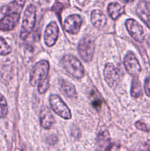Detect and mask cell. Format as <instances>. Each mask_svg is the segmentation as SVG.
<instances>
[{
	"label": "cell",
	"mask_w": 150,
	"mask_h": 151,
	"mask_svg": "<svg viewBox=\"0 0 150 151\" xmlns=\"http://www.w3.org/2000/svg\"><path fill=\"white\" fill-rule=\"evenodd\" d=\"M49 63L47 60H43L38 62L31 70L29 78L31 86L39 88L46 84H49Z\"/></svg>",
	"instance_id": "obj_1"
},
{
	"label": "cell",
	"mask_w": 150,
	"mask_h": 151,
	"mask_svg": "<svg viewBox=\"0 0 150 151\" xmlns=\"http://www.w3.org/2000/svg\"><path fill=\"white\" fill-rule=\"evenodd\" d=\"M63 69L71 76L81 78L84 76L85 69L81 62L72 55H66L61 60Z\"/></svg>",
	"instance_id": "obj_2"
},
{
	"label": "cell",
	"mask_w": 150,
	"mask_h": 151,
	"mask_svg": "<svg viewBox=\"0 0 150 151\" xmlns=\"http://www.w3.org/2000/svg\"><path fill=\"white\" fill-rule=\"evenodd\" d=\"M36 22V8L32 4H29L25 10L21 29V38L26 39L32 32Z\"/></svg>",
	"instance_id": "obj_3"
},
{
	"label": "cell",
	"mask_w": 150,
	"mask_h": 151,
	"mask_svg": "<svg viewBox=\"0 0 150 151\" xmlns=\"http://www.w3.org/2000/svg\"><path fill=\"white\" fill-rule=\"evenodd\" d=\"M78 52L82 60L89 62L92 60L95 52V42L89 35L84 36L78 44Z\"/></svg>",
	"instance_id": "obj_4"
},
{
	"label": "cell",
	"mask_w": 150,
	"mask_h": 151,
	"mask_svg": "<svg viewBox=\"0 0 150 151\" xmlns=\"http://www.w3.org/2000/svg\"><path fill=\"white\" fill-rule=\"evenodd\" d=\"M49 103L51 109L60 117L65 119H70L71 113L67 105L57 94H51L49 97Z\"/></svg>",
	"instance_id": "obj_5"
},
{
	"label": "cell",
	"mask_w": 150,
	"mask_h": 151,
	"mask_svg": "<svg viewBox=\"0 0 150 151\" xmlns=\"http://www.w3.org/2000/svg\"><path fill=\"white\" fill-rule=\"evenodd\" d=\"M124 64L125 69L129 75L134 77H138L141 73V67L136 56L132 52H128L124 58Z\"/></svg>",
	"instance_id": "obj_6"
},
{
	"label": "cell",
	"mask_w": 150,
	"mask_h": 151,
	"mask_svg": "<svg viewBox=\"0 0 150 151\" xmlns=\"http://www.w3.org/2000/svg\"><path fill=\"white\" fill-rule=\"evenodd\" d=\"M125 24L129 33L135 41L140 43H142L144 41L145 35L144 28L137 21L132 19H127Z\"/></svg>",
	"instance_id": "obj_7"
},
{
	"label": "cell",
	"mask_w": 150,
	"mask_h": 151,
	"mask_svg": "<svg viewBox=\"0 0 150 151\" xmlns=\"http://www.w3.org/2000/svg\"><path fill=\"white\" fill-rule=\"evenodd\" d=\"M104 75L106 83L112 88L116 87L120 81V72L112 63L106 64L104 70Z\"/></svg>",
	"instance_id": "obj_8"
},
{
	"label": "cell",
	"mask_w": 150,
	"mask_h": 151,
	"mask_svg": "<svg viewBox=\"0 0 150 151\" xmlns=\"http://www.w3.org/2000/svg\"><path fill=\"white\" fill-rule=\"evenodd\" d=\"M82 24V19L79 15L73 14L69 16L63 24L64 29L70 34H76L80 29Z\"/></svg>",
	"instance_id": "obj_9"
},
{
	"label": "cell",
	"mask_w": 150,
	"mask_h": 151,
	"mask_svg": "<svg viewBox=\"0 0 150 151\" xmlns=\"http://www.w3.org/2000/svg\"><path fill=\"white\" fill-rule=\"evenodd\" d=\"M20 18V13L12 12L7 13L0 20V29L4 31H9L13 29L19 22Z\"/></svg>",
	"instance_id": "obj_10"
},
{
	"label": "cell",
	"mask_w": 150,
	"mask_h": 151,
	"mask_svg": "<svg viewBox=\"0 0 150 151\" xmlns=\"http://www.w3.org/2000/svg\"><path fill=\"white\" fill-rule=\"evenodd\" d=\"M59 28L54 22H51L47 25L44 32V41L48 47H51L54 45L58 38Z\"/></svg>",
	"instance_id": "obj_11"
},
{
	"label": "cell",
	"mask_w": 150,
	"mask_h": 151,
	"mask_svg": "<svg viewBox=\"0 0 150 151\" xmlns=\"http://www.w3.org/2000/svg\"><path fill=\"white\" fill-rule=\"evenodd\" d=\"M137 15L150 28V2L141 1L138 3L136 9Z\"/></svg>",
	"instance_id": "obj_12"
},
{
	"label": "cell",
	"mask_w": 150,
	"mask_h": 151,
	"mask_svg": "<svg viewBox=\"0 0 150 151\" xmlns=\"http://www.w3.org/2000/svg\"><path fill=\"white\" fill-rule=\"evenodd\" d=\"M54 122V118L52 113L48 107H44L40 113V123L42 128L49 129Z\"/></svg>",
	"instance_id": "obj_13"
},
{
	"label": "cell",
	"mask_w": 150,
	"mask_h": 151,
	"mask_svg": "<svg viewBox=\"0 0 150 151\" xmlns=\"http://www.w3.org/2000/svg\"><path fill=\"white\" fill-rule=\"evenodd\" d=\"M91 20L93 25L95 27L100 29H102L105 26L106 23H107V18H106V16L101 10H95L92 12Z\"/></svg>",
	"instance_id": "obj_14"
},
{
	"label": "cell",
	"mask_w": 150,
	"mask_h": 151,
	"mask_svg": "<svg viewBox=\"0 0 150 151\" xmlns=\"http://www.w3.org/2000/svg\"><path fill=\"white\" fill-rule=\"evenodd\" d=\"M60 87L62 92L69 98L74 99L76 97V92L75 86L69 81L61 79L60 81Z\"/></svg>",
	"instance_id": "obj_15"
},
{
	"label": "cell",
	"mask_w": 150,
	"mask_h": 151,
	"mask_svg": "<svg viewBox=\"0 0 150 151\" xmlns=\"http://www.w3.org/2000/svg\"><path fill=\"white\" fill-rule=\"evenodd\" d=\"M107 12L110 17L116 20L124 13V7L117 2H112L107 7Z\"/></svg>",
	"instance_id": "obj_16"
},
{
	"label": "cell",
	"mask_w": 150,
	"mask_h": 151,
	"mask_svg": "<svg viewBox=\"0 0 150 151\" xmlns=\"http://www.w3.org/2000/svg\"><path fill=\"white\" fill-rule=\"evenodd\" d=\"M142 94V87L140 81L137 77L132 79L131 86V95L133 98H138Z\"/></svg>",
	"instance_id": "obj_17"
},
{
	"label": "cell",
	"mask_w": 150,
	"mask_h": 151,
	"mask_svg": "<svg viewBox=\"0 0 150 151\" xmlns=\"http://www.w3.org/2000/svg\"><path fill=\"white\" fill-rule=\"evenodd\" d=\"M110 142V136L107 131H103L99 134L98 143L101 147H106Z\"/></svg>",
	"instance_id": "obj_18"
},
{
	"label": "cell",
	"mask_w": 150,
	"mask_h": 151,
	"mask_svg": "<svg viewBox=\"0 0 150 151\" xmlns=\"http://www.w3.org/2000/svg\"><path fill=\"white\" fill-rule=\"evenodd\" d=\"M8 109L5 98L2 94H0V118H4L7 114Z\"/></svg>",
	"instance_id": "obj_19"
},
{
	"label": "cell",
	"mask_w": 150,
	"mask_h": 151,
	"mask_svg": "<svg viewBox=\"0 0 150 151\" xmlns=\"http://www.w3.org/2000/svg\"><path fill=\"white\" fill-rule=\"evenodd\" d=\"M11 52V47L6 42L5 40L0 37V55H7Z\"/></svg>",
	"instance_id": "obj_20"
},
{
	"label": "cell",
	"mask_w": 150,
	"mask_h": 151,
	"mask_svg": "<svg viewBox=\"0 0 150 151\" xmlns=\"http://www.w3.org/2000/svg\"><path fill=\"white\" fill-rule=\"evenodd\" d=\"M63 4H61L60 2H55L54 4L53 5V8L52 10H54V13H56L57 15H58V16L60 17V14L61 13V10L63 9Z\"/></svg>",
	"instance_id": "obj_21"
},
{
	"label": "cell",
	"mask_w": 150,
	"mask_h": 151,
	"mask_svg": "<svg viewBox=\"0 0 150 151\" xmlns=\"http://www.w3.org/2000/svg\"><path fill=\"white\" fill-rule=\"evenodd\" d=\"M144 90L145 93L148 97H150V75H149L145 80L144 83Z\"/></svg>",
	"instance_id": "obj_22"
},
{
	"label": "cell",
	"mask_w": 150,
	"mask_h": 151,
	"mask_svg": "<svg viewBox=\"0 0 150 151\" xmlns=\"http://www.w3.org/2000/svg\"><path fill=\"white\" fill-rule=\"evenodd\" d=\"M135 127H136L138 129L141 130V131H148V128H147L146 124L144 123V122H141V121H139V122H137L136 123H135Z\"/></svg>",
	"instance_id": "obj_23"
},
{
	"label": "cell",
	"mask_w": 150,
	"mask_h": 151,
	"mask_svg": "<svg viewBox=\"0 0 150 151\" xmlns=\"http://www.w3.org/2000/svg\"><path fill=\"white\" fill-rule=\"evenodd\" d=\"M16 151H21V150H19V149H18V150H16Z\"/></svg>",
	"instance_id": "obj_24"
}]
</instances>
